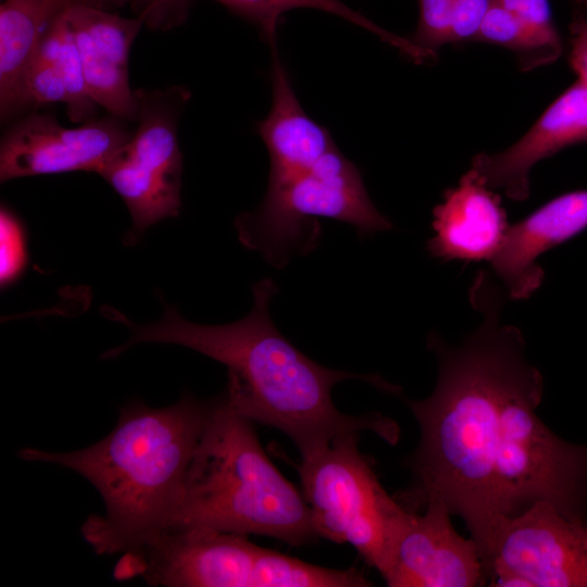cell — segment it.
<instances>
[{
	"label": "cell",
	"mask_w": 587,
	"mask_h": 587,
	"mask_svg": "<svg viewBox=\"0 0 587 587\" xmlns=\"http://www.w3.org/2000/svg\"><path fill=\"white\" fill-rule=\"evenodd\" d=\"M475 41L513 51L523 70L552 63L562 53L559 34H548L526 24L496 1L483 21Z\"/></svg>",
	"instance_id": "d6986e66"
},
{
	"label": "cell",
	"mask_w": 587,
	"mask_h": 587,
	"mask_svg": "<svg viewBox=\"0 0 587 587\" xmlns=\"http://www.w3.org/2000/svg\"><path fill=\"white\" fill-rule=\"evenodd\" d=\"M570 61L578 78L587 84V20L576 15L570 25Z\"/></svg>",
	"instance_id": "d4e9b609"
},
{
	"label": "cell",
	"mask_w": 587,
	"mask_h": 587,
	"mask_svg": "<svg viewBox=\"0 0 587 587\" xmlns=\"http://www.w3.org/2000/svg\"><path fill=\"white\" fill-rule=\"evenodd\" d=\"M117 580L142 578L165 587H367L361 572L328 569L266 549L247 535L167 530L122 553Z\"/></svg>",
	"instance_id": "5b68a950"
},
{
	"label": "cell",
	"mask_w": 587,
	"mask_h": 587,
	"mask_svg": "<svg viewBox=\"0 0 587 587\" xmlns=\"http://www.w3.org/2000/svg\"><path fill=\"white\" fill-rule=\"evenodd\" d=\"M37 52L49 58L65 80L70 99L66 112L70 120L75 123L90 121L97 104L87 90L79 52L65 11L49 26Z\"/></svg>",
	"instance_id": "ffe728a7"
},
{
	"label": "cell",
	"mask_w": 587,
	"mask_h": 587,
	"mask_svg": "<svg viewBox=\"0 0 587 587\" xmlns=\"http://www.w3.org/2000/svg\"><path fill=\"white\" fill-rule=\"evenodd\" d=\"M359 435L341 434L301 455L297 471L319 538L351 545L383 575L412 512L382 486Z\"/></svg>",
	"instance_id": "52a82bcc"
},
{
	"label": "cell",
	"mask_w": 587,
	"mask_h": 587,
	"mask_svg": "<svg viewBox=\"0 0 587 587\" xmlns=\"http://www.w3.org/2000/svg\"><path fill=\"white\" fill-rule=\"evenodd\" d=\"M471 302L483 321L460 345L427 336L438 362L433 392L399 395L421 437L405 461L411 483L395 498L414 513L445 503L483 559L501 523L537 502L587 523V445L560 438L537 415L542 376L522 332L500 322L502 295L487 272L475 278Z\"/></svg>",
	"instance_id": "6da1fadb"
},
{
	"label": "cell",
	"mask_w": 587,
	"mask_h": 587,
	"mask_svg": "<svg viewBox=\"0 0 587 587\" xmlns=\"http://www.w3.org/2000/svg\"><path fill=\"white\" fill-rule=\"evenodd\" d=\"M130 137L113 115L65 127L51 115L33 113L2 137L0 180L75 171L100 174Z\"/></svg>",
	"instance_id": "30bf717a"
},
{
	"label": "cell",
	"mask_w": 587,
	"mask_h": 587,
	"mask_svg": "<svg viewBox=\"0 0 587 587\" xmlns=\"http://www.w3.org/2000/svg\"><path fill=\"white\" fill-rule=\"evenodd\" d=\"M141 11L148 14L147 23L161 24L166 16L178 17L187 10L189 0H136ZM233 13L243 17L259 28L268 46L275 45L280 16L294 9L311 8L339 16L354 25L377 35L384 41L398 48L413 60L422 51L410 39L399 37L379 27L361 13L352 10L340 0H215Z\"/></svg>",
	"instance_id": "ac0fdd59"
},
{
	"label": "cell",
	"mask_w": 587,
	"mask_h": 587,
	"mask_svg": "<svg viewBox=\"0 0 587 587\" xmlns=\"http://www.w3.org/2000/svg\"><path fill=\"white\" fill-rule=\"evenodd\" d=\"M272 52V105L258 132L268 151V178L307 170L324 155L337 149L329 132L314 122L301 107L292 88L277 43Z\"/></svg>",
	"instance_id": "e0dca14e"
},
{
	"label": "cell",
	"mask_w": 587,
	"mask_h": 587,
	"mask_svg": "<svg viewBox=\"0 0 587 587\" xmlns=\"http://www.w3.org/2000/svg\"><path fill=\"white\" fill-rule=\"evenodd\" d=\"M495 0H453L450 42L475 40Z\"/></svg>",
	"instance_id": "603a6c76"
},
{
	"label": "cell",
	"mask_w": 587,
	"mask_h": 587,
	"mask_svg": "<svg viewBox=\"0 0 587 587\" xmlns=\"http://www.w3.org/2000/svg\"><path fill=\"white\" fill-rule=\"evenodd\" d=\"M585 18L587 20V17L585 16Z\"/></svg>",
	"instance_id": "484cf974"
},
{
	"label": "cell",
	"mask_w": 587,
	"mask_h": 587,
	"mask_svg": "<svg viewBox=\"0 0 587 587\" xmlns=\"http://www.w3.org/2000/svg\"><path fill=\"white\" fill-rule=\"evenodd\" d=\"M587 1V0H586Z\"/></svg>",
	"instance_id": "4316f807"
},
{
	"label": "cell",
	"mask_w": 587,
	"mask_h": 587,
	"mask_svg": "<svg viewBox=\"0 0 587 587\" xmlns=\"http://www.w3.org/2000/svg\"><path fill=\"white\" fill-rule=\"evenodd\" d=\"M0 284L2 288H7L23 274L28 255L24 226L20 218L4 207L0 212Z\"/></svg>",
	"instance_id": "44dd1931"
},
{
	"label": "cell",
	"mask_w": 587,
	"mask_h": 587,
	"mask_svg": "<svg viewBox=\"0 0 587 587\" xmlns=\"http://www.w3.org/2000/svg\"><path fill=\"white\" fill-rule=\"evenodd\" d=\"M419 22L410 40L435 55V51L450 43L453 0H417Z\"/></svg>",
	"instance_id": "7402d4cb"
},
{
	"label": "cell",
	"mask_w": 587,
	"mask_h": 587,
	"mask_svg": "<svg viewBox=\"0 0 587 587\" xmlns=\"http://www.w3.org/2000/svg\"><path fill=\"white\" fill-rule=\"evenodd\" d=\"M277 288L270 278L253 288V307L241 320L202 325L185 320L174 305L164 304L161 320L130 327L129 340L107 352L121 354L139 342H163L198 351L227 367L225 392L234 408L251 422L279 429L301 455L341 434L371 430L390 445L399 438L394 420L377 412L341 413L333 403V387L359 379L394 395L398 387L376 374H355L325 367L301 352L274 325L270 303Z\"/></svg>",
	"instance_id": "7a4b0ae2"
},
{
	"label": "cell",
	"mask_w": 587,
	"mask_h": 587,
	"mask_svg": "<svg viewBox=\"0 0 587 587\" xmlns=\"http://www.w3.org/2000/svg\"><path fill=\"white\" fill-rule=\"evenodd\" d=\"M211 405L191 394L164 408L134 401L121 410L115 427L87 448H24L20 457L70 469L93 485L104 513L86 520L83 537L98 554L124 553L172 527Z\"/></svg>",
	"instance_id": "3957f363"
},
{
	"label": "cell",
	"mask_w": 587,
	"mask_h": 587,
	"mask_svg": "<svg viewBox=\"0 0 587 587\" xmlns=\"http://www.w3.org/2000/svg\"><path fill=\"white\" fill-rule=\"evenodd\" d=\"M65 14L91 99L120 120H137L138 102L129 86L128 55L147 23V13L140 11L136 17H123L102 8L74 5Z\"/></svg>",
	"instance_id": "7c38bea8"
},
{
	"label": "cell",
	"mask_w": 587,
	"mask_h": 587,
	"mask_svg": "<svg viewBox=\"0 0 587 587\" xmlns=\"http://www.w3.org/2000/svg\"><path fill=\"white\" fill-rule=\"evenodd\" d=\"M135 0H3L0 5V111L8 120L28 108L26 74L52 22L74 5L110 10Z\"/></svg>",
	"instance_id": "2e32d148"
},
{
	"label": "cell",
	"mask_w": 587,
	"mask_h": 587,
	"mask_svg": "<svg viewBox=\"0 0 587 587\" xmlns=\"http://www.w3.org/2000/svg\"><path fill=\"white\" fill-rule=\"evenodd\" d=\"M500 7L526 24L548 34H558L551 15L549 0H495Z\"/></svg>",
	"instance_id": "cb8c5ba5"
},
{
	"label": "cell",
	"mask_w": 587,
	"mask_h": 587,
	"mask_svg": "<svg viewBox=\"0 0 587 587\" xmlns=\"http://www.w3.org/2000/svg\"><path fill=\"white\" fill-rule=\"evenodd\" d=\"M433 217L426 248L441 261H491L510 227L499 195L472 167L445 192Z\"/></svg>",
	"instance_id": "9a60e30c"
},
{
	"label": "cell",
	"mask_w": 587,
	"mask_h": 587,
	"mask_svg": "<svg viewBox=\"0 0 587 587\" xmlns=\"http://www.w3.org/2000/svg\"><path fill=\"white\" fill-rule=\"evenodd\" d=\"M138 127L128 142L100 172L125 202L132 235H141L180 210L183 155L177 138L178 91H135Z\"/></svg>",
	"instance_id": "ba28073f"
},
{
	"label": "cell",
	"mask_w": 587,
	"mask_h": 587,
	"mask_svg": "<svg viewBox=\"0 0 587 587\" xmlns=\"http://www.w3.org/2000/svg\"><path fill=\"white\" fill-rule=\"evenodd\" d=\"M483 565L488 586L587 587V523L537 502L501 523Z\"/></svg>",
	"instance_id": "9c48e42d"
},
{
	"label": "cell",
	"mask_w": 587,
	"mask_h": 587,
	"mask_svg": "<svg viewBox=\"0 0 587 587\" xmlns=\"http://www.w3.org/2000/svg\"><path fill=\"white\" fill-rule=\"evenodd\" d=\"M587 228V189L563 193L510 225L490 261L496 276L513 300L529 298L541 285L536 262L546 251Z\"/></svg>",
	"instance_id": "5bb4252c"
},
{
	"label": "cell",
	"mask_w": 587,
	"mask_h": 587,
	"mask_svg": "<svg viewBox=\"0 0 587 587\" xmlns=\"http://www.w3.org/2000/svg\"><path fill=\"white\" fill-rule=\"evenodd\" d=\"M580 141H587V84L578 78L516 142L500 152L475 155L471 167L491 189L522 201L529 196L534 165Z\"/></svg>",
	"instance_id": "4fadbf2b"
},
{
	"label": "cell",
	"mask_w": 587,
	"mask_h": 587,
	"mask_svg": "<svg viewBox=\"0 0 587 587\" xmlns=\"http://www.w3.org/2000/svg\"><path fill=\"white\" fill-rule=\"evenodd\" d=\"M3 1V0H2Z\"/></svg>",
	"instance_id": "83f0119b"
},
{
	"label": "cell",
	"mask_w": 587,
	"mask_h": 587,
	"mask_svg": "<svg viewBox=\"0 0 587 587\" xmlns=\"http://www.w3.org/2000/svg\"><path fill=\"white\" fill-rule=\"evenodd\" d=\"M321 218L347 223L360 236L392 227L371 201L357 166L335 149L307 170L268 178L260 205L239 214L235 228L246 248L280 268L319 245Z\"/></svg>",
	"instance_id": "8992f818"
},
{
	"label": "cell",
	"mask_w": 587,
	"mask_h": 587,
	"mask_svg": "<svg viewBox=\"0 0 587 587\" xmlns=\"http://www.w3.org/2000/svg\"><path fill=\"white\" fill-rule=\"evenodd\" d=\"M252 423L225 391L212 400L168 530L264 535L295 547L319 538L302 492L267 457Z\"/></svg>",
	"instance_id": "277c9868"
},
{
	"label": "cell",
	"mask_w": 587,
	"mask_h": 587,
	"mask_svg": "<svg viewBox=\"0 0 587 587\" xmlns=\"http://www.w3.org/2000/svg\"><path fill=\"white\" fill-rule=\"evenodd\" d=\"M448 507L428 502L412 512L382 575L389 587H475L486 585L485 570L473 538L453 527Z\"/></svg>",
	"instance_id": "8fae6325"
}]
</instances>
